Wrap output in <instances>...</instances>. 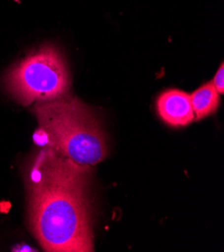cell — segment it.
I'll list each match as a JSON object with an SVG mask.
<instances>
[{
    "label": "cell",
    "mask_w": 224,
    "mask_h": 252,
    "mask_svg": "<svg viewBox=\"0 0 224 252\" xmlns=\"http://www.w3.org/2000/svg\"><path fill=\"white\" fill-rule=\"evenodd\" d=\"M191 105L195 120H201L214 112L219 107L220 96L212 82H209L190 94Z\"/></svg>",
    "instance_id": "obj_5"
},
{
    "label": "cell",
    "mask_w": 224,
    "mask_h": 252,
    "mask_svg": "<svg viewBox=\"0 0 224 252\" xmlns=\"http://www.w3.org/2000/svg\"><path fill=\"white\" fill-rule=\"evenodd\" d=\"M160 118L171 127H185L195 121L190 94L179 90H168L157 99Z\"/></svg>",
    "instance_id": "obj_4"
},
{
    "label": "cell",
    "mask_w": 224,
    "mask_h": 252,
    "mask_svg": "<svg viewBox=\"0 0 224 252\" xmlns=\"http://www.w3.org/2000/svg\"><path fill=\"white\" fill-rule=\"evenodd\" d=\"M223 77H224V66H223V63H221L219 69L217 70L215 77L213 79V85L216 89V91L218 92V94H223L224 92V82H223Z\"/></svg>",
    "instance_id": "obj_6"
},
{
    "label": "cell",
    "mask_w": 224,
    "mask_h": 252,
    "mask_svg": "<svg viewBox=\"0 0 224 252\" xmlns=\"http://www.w3.org/2000/svg\"><path fill=\"white\" fill-rule=\"evenodd\" d=\"M41 146L80 165L94 166L108 155L107 136L96 113L69 94L32 109Z\"/></svg>",
    "instance_id": "obj_2"
},
{
    "label": "cell",
    "mask_w": 224,
    "mask_h": 252,
    "mask_svg": "<svg viewBox=\"0 0 224 252\" xmlns=\"http://www.w3.org/2000/svg\"><path fill=\"white\" fill-rule=\"evenodd\" d=\"M8 94L22 106L51 102L68 94L70 77L60 50L46 44L12 66L4 77Z\"/></svg>",
    "instance_id": "obj_3"
},
{
    "label": "cell",
    "mask_w": 224,
    "mask_h": 252,
    "mask_svg": "<svg viewBox=\"0 0 224 252\" xmlns=\"http://www.w3.org/2000/svg\"><path fill=\"white\" fill-rule=\"evenodd\" d=\"M91 166L44 146L27 180L30 227L44 251L92 252Z\"/></svg>",
    "instance_id": "obj_1"
}]
</instances>
